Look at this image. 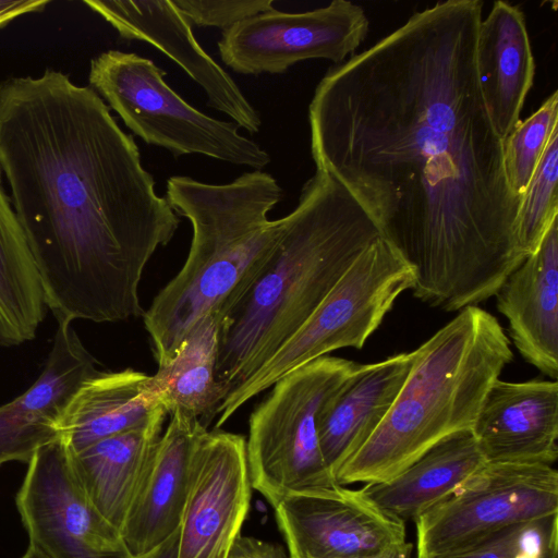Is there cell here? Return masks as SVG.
<instances>
[{
  "label": "cell",
  "mask_w": 558,
  "mask_h": 558,
  "mask_svg": "<svg viewBox=\"0 0 558 558\" xmlns=\"http://www.w3.org/2000/svg\"><path fill=\"white\" fill-rule=\"evenodd\" d=\"M482 12L448 0L414 13L331 66L308 107L316 169L367 208L414 296L446 312L494 296L527 256L477 78Z\"/></svg>",
  "instance_id": "6da1fadb"
},
{
  "label": "cell",
  "mask_w": 558,
  "mask_h": 558,
  "mask_svg": "<svg viewBox=\"0 0 558 558\" xmlns=\"http://www.w3.org/2000/svg\"><path fill=\"white\" fill-rule=\"evenodd\" d=\"M0 170L57 322L143 316V271L180 218L104 99L51 69L0 83Z\"/></svg>",
  "instance_id": "7a4b0ae2"
},
{
  "label": "cell",
  "mask_w": 558,
  "mask_h": 558,
  "mask_svg": "<svg viewBox=\"0 0 558 558\" xmlns=\"http://www.w3.org/2000/svg\"><path fill=\"white\" fill-rule=\"evenodd\" d=\"M301 192L256 275L216 311L220 328L215 376L226 396L305 324L352 264L383 236L363 203L332 174L316 169Z\"/></svg>",
  "instance_id": "3957f363"
},
{
  "label": "cell",
  "mask_w": 558,
  "mask_h": 558,
  "mask_svg": "<svg viewBox=\"0 0 558 558\" xmlns=\"http://www.w3.org/2000/svg\"><path fill=\"white\" fill-rule=\"evenodd\" d=\"M391 409L341 468L340 485L386 482L454 433L471 429L492 384L513 359L497 318L472 305L413 351Z\"/></svg>",
  "instance_id": "277c9868"
},
{
  "label": "cell",
  "mask_w": 558,
  "mask_h": 558,
  "mask_svg": "<svg viewBox=\"0 0 558 558\" xmlns=\"http://www.w3.org/2000/svg\"><path fill=\"white\" fill-rule=\"evenodd\" d=\"M322 356L286 374L248 420L246 458L252 488L272 508L292 494L338 484L318 441L325 404L355 368Z\"/></svg>",
  "instance_id": "5b68a950"
},
{
  "label": "cell",
  "mask_w": 558,
  "mask_h": 558,
  "mask_svg": "<svg viewBox=\"0 0 558 558\" xmlns=\"http://www.w3.org/2000/svg\"><path fill=\"white\" fill-rule=\"evenodd\" d=\"M413 282L412 270L385 238H379L352 264L305 324L228 392L214 413L218 415L216 428L293 369L340 348H363L396 299L412 289Z\"/></svg>",
  "instance_id": "8992f818"
},
{
  "label": "cell",
  "mask_w": 558,
  "mask_h": 558,
  "mask_svg": "<svg viewBox=\"0 0 558 558\" xmlns=\"http://www.w3.org/2000/svg\"><path fill=\"white\" fill-rule=\"evenodd\" d=\"M166 72L134 52L108 50L90 61V87L145 143L173 157L198 154L255 170L271 158L233 122L211 118L177 94Z\"/></svg>",
  "instance_id": "52a82bcc"
},
{
  "label": "cell",
  "mask_w": 558,
  "mask_h": 558,
  "mask_svg": "<svg viewBox=\"0 0 558 558\" xmlns=\"http://www.w3.org/2000/svg\"><path fill=\"white\" fill-rule=\"evenodd\" d=\"M286 217L260 229L228 219H211L192 227L184 265L154 298L143 314L154 356L169 362L194 327L232 302L256 275L277 244Z\"/></svg>",
  "instance_id": "ba28073f"
},
{
  "label": "cell",
  "mask_w": 558,
  "mask_h": 558,
  "mask_svg": "<svg viewBox=\"0 0 558 558\" xmlns=\"http://www.w3.org/2000/svg\"><path fill=\"white\" fill-rule=\"evenodd\" d=\"M558 514V472L548 464L486 462L414 520L416 558H434L510 525Z\"/></svg>",
  "instance_id": "9c48e42d"
},
{
  "label": "cell",
  "mask_w": 558,
  "mask_h": 558,
  "mask_svg": "<svg viewBox=\"0 0 558 558\" xmlns=\"http://www.w3.org/2000/svg\"><path fill=\"white\" fill-rule=\"evenodd\" d=\"M16 508L29 545L50 558H130L119 531L96 509L61 439L27 463Z\"/></svg>",
  "instance_id": "30bf717a"
},
{
  "label": "cell",
  "mask_w": 558,
  "mask_h": 558,
  "mask_svg": "<svg viewBox=\"0 0 558 558\" xmlns=\"http://www.w3.org/2000/svg\"><path fill=\"white\" fill-rule=\"evenodd\" d=\"M369 22L362 7L345 0L302 13L276 10L222 32V62L240 74H281L299 62L342 61L361 45Z\"/></svg>",
  "instance_id": "8fae6325"
},
{
  "label": "cell",
  "mask_w": 558,
  "mask_h": 558,
  "mask_svg": "<svg viewBox=\"0 0 558 558\" xmlns=\"http://www.w3.org/2000/svg\"><path fill=\"white\" fill-rule=\"evenodd\" d=\"M251 493L245 437L202 425L191 453L177 558H227Z\"/></svg>",
  "instance_id": "7c38bea8"
},
{
  "label": "cell",
  "mask_w": 558,
  "mask_h": 558,
  "mask_svg": "<svg viewBox=\"0 0 558 558\" xmlns=\"http://www.w3.org/2000/svg\"><path fill=\"white\" fill-rule=\"evenodd\" d=\"M275 509L290 558H356L402 545L405 524L362 488L343 485L289 495Z\"/></svg>",
  "instance_id": "4fadbf2b"
},
{
  "label": "cell",
  "mask_w": 558,
  "mask_h": 558,
  "mask_svg": "<svg viewBox=\"0 0 558 558\" xmlns=\"http://www.w3.org/2000/svg\"><path fill=\"white\" fill-rule=\"evenodd\" d=\"M84 3L107 21L125 40L146 41L178 63L207 96V106L255 134L259 112L238 84L197 43L192 25L171 1H98Z\"/></svg>",
  "instance_id": "5bb4252c"
},
{
  "label": "cell",
  "mask_w": 558,
  "mask_h": 558,
  "mask_svg": "<svg viewBox=\"0 0 558 558\" xmlns=\"http://www.w3.org/2000/svg\"><path fill=\"white\" fill-rule=\"evenodd\" d=\"M72 322H58L46 365L36 381L0 405V466L28 463L44 446L60 439L59 424L80 386L99 371Z\"/></svg>",
  "instance_id": "9a60e30c"
},
{
  "label": "cell",
  "mask_w": 558,
  "mask_h": 558,
  "mask_svg": "<svg viewBox=\"0 0 558 558\" xmlns=\"http://www.w3.org/2000/svg\"><path fill=\"white\" fill-rule=\"evenodd\" d=\"M471 432L486 462L553 465L558 458V384L496 379Z\"/></svg>",
  "instance_id": "2e32d148"
},
{
  "label": "cell",
  "mask_w": 558,
  "mask_h": 558,
  "mask_svg": "<svg viewBox=\"0 0 558 558\" xmlns=\"http://www.w3.org/2000/svg\"><path fill=\"white\" fill-rule=\"evenodd\" d=\"M170 415L120 530L130 558L148 554L180 527L192 448L204 424L180 411Z\"/></svg>",
  "instance_id": "e0dca14e"
},
{
  "label": "cell",
  "mask_w": 558,
  "mask_h": 558,
  "mask_svg": "<svg viewBox=\"0 0 558 558\" xmlns=\"http://www.w3.org/2000/svg\"><path fill=\"white\" fill-rule=\"evenodd\" d=\"M498 311L524 360L554 380L558 376V218L495 294Z\"/></svg>",
  "instance_id": "ac0fdd59"
},
{
  "label": "cell",
  "mask_w": 558,
  "mask_h": 558,
  "mask_svg": "<svg viewBox=\"0 0 558 558\" xmlns=\"http://www.w3.org/2000/svg\"><path fill=\"white\" fill-rule=\"evenodd\" d=\"M413 356L412 351L356 365L325 404L318 420V441L335 480L388 414L411 371Z\"/></svg>",
  "instance_id": "d6986e66"
},
{
  "label": "cell",
  "mask_w": 558,
  "mask_h": 558,
  "mask_svg": "<svg viewBox=\"0 0 558 558\" xmlns=\"http://www.w3.org/2000/svg\"><path fill=\"white\" fill-rule=\"evenodd\" d=\"M476 70L492 124L504 141L520 122L535 74L525 17L518 7L495 1L488 15L482 17Z\"/></svg>",
  "instance_id": "ffe728a7"
},
{
  "label": "cell",
  "mask_w": 558,
  "mask_h": 558,
  "mask_svg": "<svg viewBox=\"0 0 558 558\" xmlns=\"http://www.w3.org/2000/svg\"><path fill=\"white\" fill-rule=\"evenodd\" d=\"M168 412L159 407L141 425L70 452L74 472L99 513L119 533L161 436Z\"/></svg>",
  "instance_id": "44dd1931"
},
{
  "label": "cell",
  "mask_w": 558,
  "mask_h": 558,
  "mask_svg": "<svg viewBox=\"0 0 558 558\" xmlns=\"http://www.w3.org/2000/svg\"><path fill=\"white\" fill-rule=\"evenodd\" d=\"M159 407L163 405L147 374L133 368L99 371L68 404L59 424L60 439L74 453L141 425Z\"/></svg>",
  "instance_id": "7402d4cb"
},
{
  "label": "cell",
  "mask_w": 558,
  "mask_h": 558,
  "mask_svg": "<svg viewBox=\"0 0 558 558\" xmlns=\"http://www.w3.org/2000/svg\"><path fill=\"white\" fill-rule=\"evenodd\" d=\"M486 463L471 429L441 439L395 477L362 487L381 510L415 520Z\"/></svg>",
  "instance_id": "603a6c76"
},
{
  "label": "cell",
  "mask_w": 558,
  "mask_h": 558,
  "mask_svg": "<svg viewBox=\"0 0 558 558\" xmlns=\"http://www.w3.org/2000/svg\"><path fill=\"white\" fill-rule=\"evenodd\" d=\"M46 308L39 272L0 170V344L33 340Z\"/></svg>",
  "instance_id": "cb8c5ba5"
},
{
  "label": "cell",
  "mask_w": 558,
  "mask_h": 558,
  "mask_svg": "<svg viewBox=\"0 0 558 558\" xmlns=\"http://www.w3.org/2000/svg\"><path fill=\"white\" fill-rule=\"evenodd\" d=\"M220 319L216 312L189 333L175 355L158 366L150 385L168 414L180 411L194 417H214L226 396L216 380Z\"/></svg>",
  "instance_id": "d4e9b609"
},
{
  "label": "cell",
  "mask_w": 558,
  "mask_h": 558,
  "mask_svg": "<svg viewBox=\"0 0 558 558\" xmlns=\"http://www.w3.org/2000/svg\"><path fill=\"white\" fill-rule=\"evenodd\" d=\"M558 93L555 90L504 140V162L511 190L523 196L546 146L558 129Z\"/></svg>",
  "instance_id": "484cf974"
},
{
  "label": "cell",
  "mask_w": 558,
  "mask_h": 558,
  "mask_svg": "<svg viewBox=\"0 0 558 558\" xmlns=\"http://www.w3.org/2000/svg\"><path fill=\"white\" fill-rule=\"evenodd\" d=\"M434 558H558V514L510 525Z\"/></svg>",
  "instance_id": "4316f807"
},
{
  "label": "cell",
  "mask_w": 558,
  "mask_h": 558,
  "mask_svg": "<svg viewBox=\"0 0 558 558\" xmlns=\"http://www.w3.org/2000/svg\"><path fill=\"white\" fill-rule=\"evenodd\" d=\"M558 129L524 192L518 214V238L526 255L533 253L557 219Z\"/></svg>",
  "instance_id": "83f0119b"
},
{
  "label": "cell",
  "mask_w": 558,
  "mask_h": 558,
  "mask_svg": "<svg viewBox=\"0 0 558 558\" xmlns=\"http://www.w3.org/2000/svg\"><path fill=\"white\" fill-rule=\"evenodd\" d=\"M192 25L218 27L222 32L254 15L274 9L272 0H171Z\"/></svg>",
  "instance_id": "f1b7e54d"
},
{
  "label": "cell",
  "mask_w": 558,
  "mask_h": 558,
  "mask_svg": "<svg viewBox=\"0 0 558 558\" xmlns=\"http://www.w3.org/2000/svg\"><path fill=\"white\" fill-rule=\"evenodd\" d=\"M227 558H290V556L279 544L240 534L234 539Z\"/></svg>",
  "instance_id": "f546056e"
},
{
  "label": "cell",
  "mask_w": 558,
  "mask_h": 558,
  "mask_svg": "<svg viewBox=\"0 0 558 558\" xmlns=\"http://www.w3.org/2000/svg\"><path fill=\"white\" fill-rule=\"evenodd\" d=\"M48 0H0V28L22 15L41 12Z\"/></svg>",
  "instance_id": "4dcf8cb0"
},
{
  "label": "cell",
  "mask_w": 558,
  "mask_h": 558,
  "mask_svg": "<svg viewBox=\"0 0 558 558\" xmlns=\"http://www.w3.org/2000/svg\"><path fill=\"white\" fill-rule=\"evenodd\" d=\"M179 543V530L161 545L138 558H177Z\"/></svg>",
  "instance_id": "1f68e13d"
},
{
  "label": "cell",
  "mask_w": 558,
  "mask_h": 558,
  "mask_svg": "<svg viewBox=\"0 0 558 558\" xmlns=\"http://www.w3.org/2000/svg\"><path fill=\"white\" fill-rule=\"evenodd\" d=\"M412 547L411 543L405 542L402 545L389 547L377 554L356 558H410Z\"/></svg>",
  "instance_id": "d6a6232c"
},
{
  "label": "cell",
  "mask_w": 558,
  "mask_h": 558,
  "mask_svg": "<svg viewBox=\"0 0 558 558\" xmlns=\"http://www.w3.org/2000/svg\"><path fill=\"white\" fill-rule=\"evenodd\" d=\"M21 558H50L36 547L28 545L25 554Z\"/></svg>",
  "instance_id": "836d02e7"
}]
</instances>
